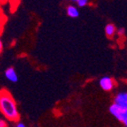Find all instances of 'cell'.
Masks as SVG:
<instances>
[{
    "label": "cell",
    "mask_w": 127,
    "mask_h": 127,
    "mask_svg": "<svg viewBox=\"0 0 127 127\" xmlns=\"http://www.w3.org/2000/svg\"><path fill=\"white\" fill-rule=\"evenodd\" d=\"M0 112L9 122L18 123L20 120V112L13 96L5 89L0 91Z\"/></svg>",
    "instance_id": "1"
},
{
    "label": "cell",
    "mask_w": 127,
    "mask_h": 127,
    "mask_svg": "<svg viewBox=\"0 0 127 127\" xmlns=\"http://www.w3.org/2000/svg\"><path fill=\"white\" fill-rule=\"evenodd\" d=\"M109 112L112 116L116 117V118L120 121L125 127H127V110H125L123 109H120L117 107L116 104H112L109 107Z\"/></svg>",
    "instance_id": "2"
},
{
    "label": "cell",
    "mask_w": 127,
    "mask_h": 127,
    "mask_svg": "<svg viewBox=\"0 0 127 127\" xmlns=\"http://www.w3.org/2000/svg\"><path fill=\"white\" fill-rule=\"evenodd\" d=\"M114 104H116L120 109L127 110V91L117 94L114 99Z\"/></svg>",
    "instance_id": "3"
},
{
    "label": "cell",
    "mask_w": 127,
    "mask_h": 127,
    "mask_svg": "<svg viewBox=\"0 0 127 127\" xmlns=\"http://www.w3.org/2000/svg\"><path fill=\"white\" fill-rule=\"evenodd\" d=\"M99 85L104 91H111L114 88V81L109 76H104L99 80Z\"/></svg>",
    "instance_id": "4"
},
{
    "label": "cell",
    "mask_w": 127,
    "mask_h": 127,
    "mask_svg": "<svg viewBox=\"0 0 127 127\" xmlns=\"http://www.w3.org/2000/svg\"><path fill=\"white\" fill-rule=\"evenodd\" d=\"M4 77L6 78L7 80L12 82V83H16L19 79L18 74L13 67H9L4 71Z\"/></svg>",
    "instance_id": "5"
},
{
    "label": "cell",
    "mask_w": 127,
    "mask_h": 127,
    "mask_svg": "<svg viewBox=\"0 0 127 127\" xmlns=\"http://www.w3.org/2000/svg\"><path fill=\"white\" fill-rule=\"evenodd\" d=\"M66 13L71 18H77L79 15V9L75 5H72V4H70V5H68L66 7Z\"/></svg>",
    "instance_id": "6"
},
{
    "label": "cell",
    "mask_w": 127,
    "mask_h": 127,
    "mask_svg": "<svg viewBox=\"0 0 127 127\" xmlns=\"http://www.w3.org/2000/svg\"><path fill=\"white\" fill-rule=\"evenodd\" d=\"M104 31H105L106 35L109 36V37H112V36L115 34L116 31H117V28H116V26L114 24L109 23V24H107L105 26Z\"/></svg>",
    "instance_id": "7"
},
{
    "label": "cell",
    "mask_w": 127,
    "mask_h": 127,
    "mask_svg": "<svg viewBox=\"0 0 127 127\" xmlns=\"http://www.w3.org/2000/svg\"><path fill=\"white\" fill-rule=\"evenodd\" d=\"M71 1L76 3L79 7H84L88 4V0H71Z\"/></svg>",
    "instance_id": "8"
},
{
    "label": "cell",
    "mask_w": 127,
    "mask_h": 127,
    "mask_svg": "<svg viewBox=\"0 0 127 127\" xmlns=\"http://www.w3.org/2000/svg\"><path fill=\"white\" fill-rule=\"evenodd\" d=\"M6 22V17L4 15L0 16V34H2L3 29H4V26Z\"/></svg>",
    "instance_id": "9"
},
{
    "label": "cell",
    "mask_w": 127,
    "mask_h": 127,
    "mask_svg": "<svg viewBox=\"0 0 127 127\" xmlns=\"http://www.w3.org/2000/svg\"><path fill=\"white\" fill-rule=\"evenodd\" d=\"M0 127H9L7 120L0 117Z\"/></svg>",
    "instance_id": "10"
},
{
    "label": "cell",
    "mask_w": 127,
    "mask_h": 127,
    "mask_svg": "<svg viewBox=\"0 0 127 127\" xmlns=\"http://www.w3.org/2000/svg\"><path fill=\"white\" fill-rule=\"evenodd\" d=\"M117 34H118V35H124L125 34V29L124 28H120L117 30Z\"/></svg>",
    "instance_id": "11"
},
{
    "label": "cell",
    "mask_w": 127,
    "mask_h": 127,
    "mask_svg": "<svg viewBox=\"0 0 127 127\" xmlns=\"http://www.w3.org/2000/svg\"><path fill=\"white\" fill-rule=\"evenodd\" d=\"M4 2H5V0H0V16L4 15V14H3V11H2V6H3V4H4Z\"/></svg>",
    "instance_id": "12"
},
{
    "label": "cell",
    "mask_w": 127,
    "mask_h": 127,
    "mask_svg": "<svg viewBox=\"0 0 127 127\" xmlns=\"http://www.w3.org/2000/svg\"><path fill=\"white\" fill-rule=\"evenodd\" d=\"M14 127H26V125H25V124L22 123V122L19 121L18 123L15 125V126H14Z\"/></svg>",
    "instance_id": "13"
},
{
    "label": "cell",
    "mask_w": 127,
    "mask_h": 127,
    "mask_svg": "<svg viewBox=\"0 0 127 127\" xmlns=\"http://www.w3.org/2000/svg\"><path fill=\"white\" fill-rule=\"evenodd\" d=\"M3 49H4V45H3V42L1 38H0V53L3 51Z\"/></svg>",
    "instance_id": "14"
}]
</instances>
